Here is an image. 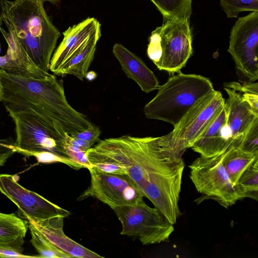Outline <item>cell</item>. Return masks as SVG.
Returning a JSON list of instances; mask_svg holds the SVG:
<instances>
[{"instance_id":"obj_1","label":"cell","mask_w":258,"mask_h":258,"mask_svg":"<svg viewBox=\"0 0 258 258\" xmlns=\"http://www.w3.org/2000/svg\"><path fill=\"white\" fill-rule=\"evenodd\" d=\"M86 155L91 164L107 162L123 167L144 197L170 223H176L184 164L183 154L168 146L163 136L100 140Z\"/></svg>"},{"instance_id":"obj_2","label":"cell","mask_w":258,"mask_h":258,"mask_svg":"<svg viewBox=\"0 0 258 258\" xmlns=\"http://www.w3.org/2000/svg\"><path fill=\"white\" fill-rule=\"evenodd\" d=\"M3 86L2 102L9 115L31 114L36 116L54 134L66 141L93 124L87 116L68 102L62 79L55 75L34 79L0 69Z\"/></svg>"},{"instance_id":"obj_3","label":"cell","mask_w":258,"mask_h":258,"mask_svg":"<svg viewBox=\"0 0 258 258\" xmlns=\"http://www.w3.org/2000/svg\"><path fill=\"white\" fill-rule=\"evenodd\" d=\"M42 0H0L1 15L34 62L48 73L60 33L47 15Z\"/></svg>"},{"instance_id":"obj_4","label":"cell","mask_w":258,"mask_h":258,"mask_svg":"<svg viewBox=\"0 0 258 258\" xmlns=\"http://www.w3.org/2000/svg\"><path fill=\"white\" fill-rule=\"evenodd\" d=\"M156 96L144 107L146 117L175 125L201 98L214 90L211 80L179 72L159 86Z\"/></svg>"},{"instance_id":"obj_5","label":"cell","mask_w":258,"mask_h":258,"mask_svg":"<svg viewBox=\"0 0 258 258\" xmlns=\"http://www.w3.org/2000/svg\"><path fill=\"white\" fill-rule=\"evenodd\" d=\"M147 53L159 70L180 72L193 53L189 20L163 22L151 32Z\"/></svg>"},{"instance_id":"obj_6","label":"cell","mask_w":258,"mask_h":258,"mask_svg":"<svg viewBox=\"0 0 258 258\" xmlns=\"http://www.w3.org/2000/svg\"><path fill=\"white\" fill-rule=\"evenodd\" d=\"M225 105L222 93L215 90L197 101L174 126L163 136L164 143L182 154L191 147Z\"/></svg>"},{"instance_id":"obj_7","label":"cell","mask_w":258,"mask_h":258,"mask_svg":"<svg viewBox=\"0 0 258 258\" xmlns=\"http://www.w3.org/2000/svg\"><path fill=\"white\" fill-rule=\"evenodd\" d=\"M224 154L201 155L189 166V177L197 191L227 208L242 199L222 163Z\"/></svg>"},{"instance_id":"obj_8","label":"cell","mask_w":258,"mask_h":258,"mask_svg":"<svg viewBox=\"0 0 258 258\" xmlns=\"http://www.w3.org/2000/svg\"><path fill=\"white\" fill-rule=\"evenodd\" d=\"M113 210L121 224L120 234L137 238L143 245L168 241L174 231L173 224L159 210L144 201Z\"/></svg>"},{"instance_id":"obj_9","label":"cell","mask_w":258,"mask_h":258,"mask_svg":"<svg viewBox=\"0 0 258 258\" xmlns=\"http://www.w3.org/2000/svg\"><path fill=\"white\" fill-rule=\"evenodd\" d=\"M228 52L246 82L258 79V12L240 17L232 27Z\"/></svg>"},{"instance_id":"obj_10","label":"cell","mask_w":258,"mask_h":258,"mask_svg":"<svg viewBox=\"0 0 258 258\" xmlns=\"http://www.w3.org/2000/svg\"><path fill=\"white\" fill-rule=\"evenodd\" d=\"M91 181L78 201L89 197L97 199L112 210L122 206H134L144 201V196L127 174L101 172L93 167L89 169Z\"/></svg>"},{"instance_id":"obj_11","label":"cell","mask_w":258,"mask_h":258,"mask_svg":"<svg viewBox=\"0 0 258 258\" xmlns=\"http://www.w3.org/2000/svg\"><path fill=\"white\" fill-rule=\"evenodd\" d=\"M16 177L0 174V192L18 207L24 218L34 221L55 216L65 218L71 214L68 210L23 187L18 183Z\"/></svg>"},{"instance_id":"obj_12","label":"cell","mask_w":258,"mask_h":258,"mask_svg":"<svg viewBox=\"0 0 258 258\" xmlns=\"http://www.w3.org/2000/svg\"><path fill=\"white\" fill-rule=\"evenodd\" d=\"M10 116L15 124L14 145L16 147L29 151L50 152L68 157L64 148L66 141L51 132L36 116L25 114Z\"/></svg>"},{"instance_id":"obj_13","label":"cell","mask_w":258,"mask_h":258,"mask_svg":"<svg viewBox=\"0 0 258 258\" xmlns=\"http://www.w3.org/2000/svg\"><path fill=\"white\" fill-rule=\"evenodd\" d=\"M100 28L99 22L93 17H89L69 27L63 32V39L51 58L49 70L58 76L66 63L86 45Z\"/></svg>"},{"instance_id":"obj_14","label":"cell","mask_w":258,"mask_h":258,"mask_svg":"<svg viewBox=\"0 0 258 258\" xmlns=\"http://www.w3.org/2000/svg\"><path fill=\"white\" fill-rule=\"evenodd\" d=\"M0 31L8 44L6 54L0 56L1 69L34 79H45L53 75L43 71L34 63L13 32H7L2 27Z\"/></svg>"},{"instance_id":"obj_15","label":"cell","mask_w":258,"mask_h":258,"mask_svg":"<svg viewBox=\"0 0 258 258\" xmlns=\"http://www.w3.org/2000/svg\"><path fill=\"white\" fill-rule=\"evenodd\" d=\"M224 89L228 95L225 101L228 133L233 146L238 147L258 114L242 99L240 93L230 88L224 87Z\"/></svg>"},{"instance_id":"obj_16","label":"cell","mask_w":258,"mask_h":258,"mask_svg":"<svg viewBox=\"0 0 258 258\" xmlns=\"http://www.w3.org/2000/svg\"><path fill=\"white\" fill-rule=\"evenodd\" d=\"M63 218L62 216H55L33 221L25 218L33 224L55 246L73 257H103L67 236L63 230Z\"/></svg>"},{"instance_id":"obj_17","label":"cell","mask_w":258,"mask_h":258,"mask_svg":"<svg viewBox=\"0 0 258 258\" xmlns=\"http://www.w3.org/2000/svg\"><path fill=\"white\" fill-rule=\"evenodd\" d=\"M225 105L190 148L201 155L222 154L233 146L227 127Z\"/></svg>"},{"instance_id":"obj_18","label":"cell","mask_w":258,"mask_h":258,"mask_svg":"<svg viewBox=\"0 0 258 258\" xmlns=\"http://www.w3.org/2000/svg\"><path fill=\"white\" fill-rule=\"evenodd\" d=\"M112 53L127 77L137 83L142 91L148 93L158 89V79L140 57L120 43L114 45Z\"/></svg>"},{"instance_id":"obj_19","label":"cell","mask_w":258,"mask_h":258,"mask_svg":"<svg viewBox=\"0 0 258 258\" xmlns=\"http://www.w3.org/2000/svg\"><path fill=\"white\" fill-rule=\"evenodd\" d=\"M28 223L14 213L0 212V244L13 247L22 252Z\"/></svg>"},{"instance_id":"obj_20","label":"cell","mask_w":258,"mask_h":258,"mask_svg":"<svg viewBox=\"0 0 258 258\" xmlns=\"http://www.w3.org/2000/svg\"><path fill=\"white\" fill-rule=\"evenodd\" d=\"M100 28L94 32L86 45L66 63L58 76L71 75L83 80L94 57L97 43L101 36Z\"/></svg>"},{"instance_id":"obj_21","label":"cell","mask_w":258,"mask_h":258,"mask_svg":"<svg viewBox=\"0 0 258 258\" xmlns=\"http://www.w3.org/2000/svg\"><path fill=\"white\" fill-rule=\"evenodd\" d=\"M256 158L258 154L232 147L224 152L222 163L231 181L236 185L241 174Z\"/></svg>"},{"instance_id":"obj_22","label":"cell","mask_w":258,"mask_h":258,"mask_svg":"<svg viewBox=\"0 0 258 258\" xmlns=\"http://www.w3.org/2000/svg\"><path fill=\"white\" fill-rule=\"evenodd\" d=\"M162 14L163 22L172 19L189 20L192 0H151Z\"/></svg>"},{"instance_id":"obj_23","label":"cell","mask_w":258,"mask_h":258,"mask_svg":"<svg viewBox=\"0 0 258 258\" xmlns=\"http://www.w3.org/2000/svg\"><path fill=\"white\" fill-rule=\"evenodd\" d=\"M28 223L31 238L30 242L39 254V257L72 258V255L62 251L52 243L30 221Z\"/></svg>"},{"instance_id":"obj_24","label":"cell","mask_w":258,"mask_h":258,"mask_svg":"<svg viewBox=\"0 0 258 258\" xmlns=\"http://www.w3.org/2000/svg\"><path fill=\"white\" fill-rule=\"evenodd\" d=\"M242 199L258 200V158L246 169L236 185Z\"/></svg>"},{"instance_id":"obj_25","label":"cell","mask_w":258,"mask_h":258,"mask_svg":"<svg viewBox=\"0 0 258 258\" xmlns=\"http://www.w3.org/2000/svg\"><path fill=\"white\" fill-rule=\"evenodd\" d=\"M13 147L15 152L19 153L27 157L33 156L36 158L38 162L39 163H61L76 170H79L81 168H84L82 165L76 162L68 157L62 156L50 152H34L24 150L16 147L14 145V143Z\"/></svg>"},{"instance_id":"obj_26","label":"cell","mask_w":258,"mask_h":258,"mask_svg":"<svg viewBox=\"0 0 258 258\" xmlns=\"http://www.w3.org/2000/svg\"><path fill=\"white\" fill-rule=\"evenodd\" d=\"M228 18H237L240 12H258V0H220Z\"/></svg>"},{"instance_id":"obj_27","label":"cell","mask_w":258,"mask_h":258,"mask_svg":"<svg viewBox=\"0 0 258 258\" xmlns=\"http://www.w3.org/2000/svg\"><path fill=\"white\" fill-rule=\"evenodd\" d=\"M224 87L230 88L241 93L242 99L251 107L258 104V83L254 82H246L241 84L236 82H230L224 84Z\"/></svg>"},{"instance_id":"obj_28","label":"cell","mask_w":258,"mask_h":258,"mask_svg":"<svg viewBox=\"0 0 258 258\" xmlns=\"http://www.w3.org/2000/svg\"><path fill=\"white\" fill-rule=\"evenodd\" d=\"M238 147L244 151L258 154V118L246 131Z\"/></svg>"},{"instance_id":"obj_29","label":"cell","mask_w":258,"mask_h":258,"mask_svg":"<svg viewBox=\"0 0 258 258\" xmlns=\"http://www.w3.org/2000/svg\"><path fill=\"white\" fill-rule=\"evenodd\" d=\"M64 148L67 156L82 165L84 168L89 170L93 167L87 158L86 152L67 143L65 144Z\"/></svg>"},{"instance_id":"obj_30","label":"cell","mask_w":258,"mask_h":258,"mask_svg":"<svg viewBox=\"0 0 258 258\" xmlns=\"http://www.w3.org/2000/svg\"><path fill=\"white\" fill-rule=\"evenodd\" d=\"M101 133V131L99 127L93 124L85 130L71 136L88 142L92 147L100 140L99 137Z\"/></svg>"},{"instance_id":"obj_31","label":"cell","mask_w":258,"mask_h":258,"mask_svg":"<svg viewBox=\"0 0 258 258\" xmlns=\"http://www.w3.org/2000/svg\"><path fill=\"white\" fill-rule=\"evenodd\" d=\"M93 167L97 171L114 174H126L125 168L114 163L102 162L92 164Z\"/></svg>"},{"instance_id":"obj_32","label":"cell","mask_w":258,"mask_h":258,"mask_svg":"<svg viewBox=\"0 0 258 258\" xmlns=\"http://www.w3.org/2000/svg\"><path fill=\"white\" fill-rule=\"evenodd\" d=\"M14 142L9 139L0 140V166H4L7 160L15 153Z\"/></svg>"},{"instance_id":"obj_33","label":"cell","mask_w":258,"mask_h":258,"mask_svg":"<svg viewBox=\"0 0 258 258\" xmlns=\"http://www.w3.org/2000/svg\"><path fill=\"white\" fill-rule=\"evenodd\" d=\"M0 257H39L38 256H31L23 254L18 250L0 244Z\"/></svg>"},{"instance_id":"obj_34","label":"cell","mask_w":258,"mask_h":258,"mask_svg":"<svg viewBox=\"0 0 258 258\" xmlns=\"http://www.w3.org/2000/svg\"><path fill=\"white\" fill-rule=\"evenodd\" d=\"M66 143L75 146L85 152H87L92 147L88 142L79 138L73 137L69 135L66 136Z\"/></svg>"},{"instance_id":"obj_35","label":"cell","mask_w":258,"mask_h":258,"mask_svg":"<svg viewBox=\"0 0 258 258\" xmlns=\"http://www.w3.org/2000/svg\"><path fill=\"white\" fill-rule=\"evenodd\" d=\"M97 77V74L94 71L88 72L85 78L89 81H93Z\"/></svg>"},{"instance_id":"obj_36","label":"cell","mask_w":258,"mask_h":258,"mask_svg":"<svg viewBox=\"0 0 258 258\" xmlns=\"http://www.w3.org/2000/svg\"><path fill=\"white\" fill-rule=\"evenodd\" d=\"M3 86L1 82V80L0 79V102L2 100L3 98Z\"/></svg>"},{"instance_id":"obj_37","label":"cell","mask_w":258,"mask_h":258,"mask_svg":"<svg viewBox=\"0 0 258 258\" xmlns=\"http://www.w3.org/2000/svg\"><path fill=\"white\" fill-rule=\"evenodd\" d=\"M44 2H49L52 4H56L58 3L60 0H42Z\"/></svg>"},{"instance_id":"obj_38","label":"cell","mask_w":258,"mask_h":258,"mask_svg":"<svg viewBox=\"0 0 258 258\" xmlns=\"http://www.w3.org/2000/svg\"><path fill=\"white\" fill-rule=\"evenodd\" d=\"M3 22V19H2V17L1 15H0V28L2 26Z\"/></svg>"},{"instance_id":"obj_39","label":"cell","mask_w":258,"mask_h":258,"mask_svg":"<svg viewBox=\"0 0 258 258\" xmlns=\"http://www.w3.org/2000/svg\"><path fill=\"white\" fill-rule=\"evenodd\" d=\"M0 52H1V45H0Z\"/></svg>"}]
</instances>
